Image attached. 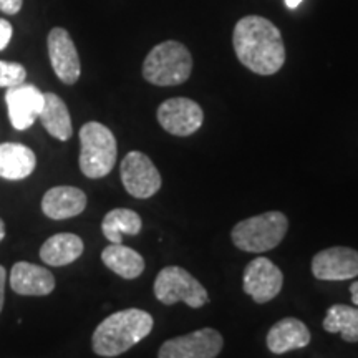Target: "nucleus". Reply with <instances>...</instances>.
<instances>
[{"mask_svg": "<svg viewBox=\"0 0 358 358\" xmlns=\"http://www.w3.org/2000/svg\"><path fill=\"white\" fill-rule=\"evenodd\" d=\"M232 45L237 60L257 75H274L285 64V47L279 29L264 17L248 15L237 22Z\"/></svg>", "mask_w": 358, "mask_h": 358, "instance_id": "nucleus-1", "label": "nucleus"}, {"mask_svg": "<svg viewBox=\"0 0 358 358\" xmlns=\"http://www.w3.org/2000/svg\"><path fill=\"white\" fill-rule=\"evenodd\" d=\"M155 320L141 308H127L106 317L92 337L93 352L100 357H118L140 343L153 330Z\"/></svg>", "mask_w": 358, "mask_h": 358, "instance_id": "nucleus-2", "label": "nucleus"}, {"mask_svg": "<svg viewBox=\"0 0 358 358\" xmlns=\"http://www.w3.org/2000/svg\"><path fill=\"white\" fill-rule=\"evenodd\" d=\"M192 57L176 40L163 42L148 53L143 62V77L156 87H176L189 80Z\"/></svg>", "mask_w": 358, "mask_h": 358, "instance_id": "nucleus-3", "label": "nucleus"}, {"mask_svg": "<svg viewBox=\"0 0 358 358\" xmlns=\"http://www.w3.org/2000/svg\"><path fill=\"white\" fill-rule=\"evenodd\" d=\"M118 145L110 128L98 122L85 123L80 129V169L87 178H105L115 168Z\"/></svg>", "mask_w": 358, "mask_h": 358, "instance_id": "nucleus-4", "label": "nucleus"}, {"mask_svg": "<svg viewBox=\"0 0 358 358\" xmlns=\"http://www.w3.org/2000/svg\"><path fill=\"white\" fill-rule=\"evenodd\" d=\"M287 229L289 219L285 214L268 211L237 222L231 237L237 249L262 254L277 248L284 241Z\"/></svg>", "mask_w": 358, "mask_h": 358, "instance_id": "nucleus-5", "label": "nucleus"}, {"mask_svg": "<svg viewBox=\"0 0 358 358\" xmlns=\"http://www.w3.org/2000/svg\"><path fill=\"white\" fill-rule=\"evenodd\" d=\"M155 295L164 306L185 302L191 308H201L209 302L208 290L186 268L164 267L155 280Z\"/></svg>", "mask_w": 358, "mask_h": 358, "instance_id": "nucleus-6", "label": "nucleus"}, {"mask_svg": "<svg viewBox=\"0 0 358 358\" xmlns=\"http://www.w3.org/2000/svg\"><path fill=\"white\" fill-rule=\"evenodd\" d=\"M224 347L222 335L214 329L169 338L158 352V358H216Z\"/></svg>", "mask_w": 358, "mask_h": 358, "instance_id": "nucleus-7", "label": "nucleus"}, {"mask_svg": "<svg viewBox=\"0 0 358 358\" xmlns=\"http://www.w3.org/2000/svg\"><path fill=\"white\" fill-rule=\"evenodd\" d=\"M122 182L128 194L136 199H148L161 187V174L155 163L141 151H129L122 161Z\"/></svg>", "mask_w": 358, "mask_h": 358, "instance_id": "nucleus-8", "label": "nucleus"}, {"mask_svg": "<svg viewBox=\"0 0 358 358\" xmlns=\"http://www.w3.org/2000/svg\"><path fill=\"white\" fill-rule=\"evenodd\" d=\"M284 285V274L271 259L256 257L244 268V292L256 303H267L275 299Z\"/></svg>", "mask_w": 358, "mask_h": 358, "instance_id": "nucleus-9", "label": "nucleus"}, {"mask_svg": "<svg viewBox=\"0 0 358 358\" xmlns=\"http://www.w3.org/2000/svg\"><path fill=\"white\" fill-rule=\"evenodd\" d=\"M203 108L189 98H169L158 108V123L174 136H189L203 127Z\"/></svg>", "mask_w": 358, "mask_h": 358, "instance_id": "nucleus-10", "label": "nucleus"}, {"mask_svg": "<svg viewBox=\"0 0 358 358\" xmlns=\"http://www.w3.org/2000/svg\"><path fill=\"white\" fill-rule=\"evenodd\" d=\"M47 48L52 69L57 77L65 85L77 83L82 75V64H80L78 50L70 34L62 27L52 29L47 38Z\"/></svg>", "mask_w": 358, "mask_h": 358, "instance_id": "nucleus-11", "label": "nucleus"}, {"mask_svg": "<svg viewBox=\"0 0 358 358\" xmlns=\"http://www.w3.org/2000/svg\"><path fill=\"white\" fill-rule=\"evenodd\" d=\"M312 274L327 282L350 280L358 275V250L352 248H329L312 259Z\"/></svg>", "mask_w": 358, "mask_h": 358, "instance_id": "nucleus-12", "label": "nucleus"}, {"mask_svg": "<svg viewBox=\"0 0 358 358\" xmlns=\"http://www.w3.org/2000/svg\"><path fill=\"white\" fill-rule=\"evenodd\" d=\"M6 103L12 127L19 131L29 129L43 108V93L30 83L7 88Z\"/></svg>", "mask_w": 358, "mask_h": 358, "instance_id": "nucleus-13", "label": "nucleus"}, {"mask_svg": "<svg viewBox=\"0 0 358 358\" xmlns=\"http://www.w3.org/2000/svg\"><path fill=\"white\" fill-rule=\"evenodd\" d=\"M87 208V194L73 186H57L45 192L42 211L50 219H70L82 214Z\"/></svg>", "mask_w": 358, "mask_h": 358, "instance_id": "nucleus-14", "label": "nucleus"}, {"mask_svg": "<svg viewBox=\"0 0 358 358\" xmlns=\"http://www.w3.org/2000/svg\"><path fill=\"white\" fill-rule=\"evenodd\" d=\"M10 287L19 295H48L55 289V277L48 268L30 262H17L10 272Z\"/></svg>", "mask_w": 358, "mask_h": 358, "instance_id": "nucleus-15", "label": "nucleus"}, {"mask_svg": "<svg viewBox=\"0 0 358 358\" xmlns=\"http://www.w3.org/2000/svg\"><path fill=\"white\" fill-rule=\"evenodd\" d=\"M310 332L302 320L287 317L275 322L267 334V348L275 355H282L310 343Z\"/></svg>", "mask_w": 358, "mask_h": 358, "instance_id": "nucleus-16", "label": "nucleus"}, {"mask_svg": "<svg viewBox=\"0 0 358 358\" xmlns=\"http://www.w3.org/2000/svg\"><path fill=\"white\" fill-rule=\"evenodd\" d=\"M37 166V156L29 146L20 143H2L0 145V178L25 179Z\"/></svg>", "mask_w": 358, "mask_h": 358, "instance_id": "nucleus-17", "label": "nucleus"}, {"mask_svg": "<svg viewBox=\"0 0 358 358\" xmlns=\"http://www.w3.org/2000/svg\"><path fill=\"white\" fill-rule=\"evenodd\" d=\"M83 241L71 232H60L48 237L40 249V259L47 266L62 267L75 262L83 254Z\"/></svg>", "mask_w": 358, "mask_h": 358, "instance_id": "nucleus-18", "label": "nucleus"}, {"mask_svg": "<svg viewBox=\"0 0 358 358\" xmlns=\"http://www.w3.org/2000/svg\"><path fill=\"white\" fill-rule=\"evenodd\" d=\"M38 118L48 134H52L57 140L66 141L73 134L70 111L65 101L55 93H43V108Z\"/></svg>", "mask_w": 358, "mask_h": 358, "instance_id": "nucleus-19", "label": "nucleus"}, {"mask_svg": "<svg viewBox=\"0 0 358 358\" xmlns=\"http://www.w3.org/2000/svg\"><path fill=\"white\" fill-rule=\"evenodd\" d=\"M101 261L110 271L127 280L138 279L145 271V259L136 250L122 244H111L103 249Z\"/></svg>", "mask_w": 358, "mask_h": 358, "instance_id": "nucleus-20", "label": "nucleus"}, {"mask_svg": "<svg viewBox=\"0 0 358 358\" xmlns=\"http://www.w3.org/2000/svg\"><path fill=\"white\" fill-rule=\"evenodd\" d=\"M141 227L143 221L140 214L124 208H118L110 211L105 217H103L101 222L103 236H105L111 244H122V237L124 234H140Z\"/></svg>", "mask_w": 358, "mask_h": 358, "instance_id": "nucleus-21", "label": "nucleus"}, {"mask_svg": "<svg viewBox=\"0 0 358 358\" xmlns=\"http://www.w3.org/2000/svg\"><path fill=\"white\" fill-rule=\"evenodd\" d=\"M324 330L329 334H340L348 343L358 342V308L343 303H335L327 310Z\"/></svg>", "mask_w": 358, "mask_h": 358, "instance_id": "nucleus-22", "label": "nucleus"}, {"mask_svg": "<svg viewBox=\"0 0 358 358\" xmlns=\"http://www.w3.org/2000/svg\"><path fill=\"white\" fill-rule=\"evenodd\" d=\"M27 70L24 65L17 64V62H6L0 60V87L12 88L17 85L25 83Z\"/></svg>", "mask_w": 358, "mask_h": 358, "instance_id": "nucleus-23", "label": "nucleus"}, {"mask_svg": "<svg viewBox=\"0 0 358 358\" xmlns=\"http://www.w3.org/2000/svg\"><path fill=\"white\" fill-rule=\"evenodd\" d=\"M13 35V27L8 20L0 19V52L6 50Z\"/></svg>", "mask_w": 358, "mask_h": 358, "instance_id": "nucleus-24", "label": "nucleus"}, {"mask_svg": "<svg viewBox=\"0 0 358 358\" xmlns=\"http://www.w3.org/2000/svg\"><path fill=\"white\" fill-rule=\"evenodd\" d=\"M24 0H0V12L7 13V15H15L20 12Z\"/></svg>", "mask_w": 358, "mask_h": 358, "instance_id": "nucleus-25", "label": "nucleus"}, {"mask_svg": "<svg viewBox=\"0 0 358 358\" xmlns=\"http://www.w3.org/2000/svg\"><path fill=\"white\" fill-rule=\"evenodd\" d=\"M6 279H7L6 267L0 266V312H2V307H3V295H6Z\"/></svg>", "mask_w": 358, "mask_h": 358, "instance_id": "nucleus-26", "label": "nucleus"}, {"mask_svg": "<svg viewBox=\"0 0 358 358\" xmlns=\"http://www.w3.org/2000/svg\"><path fill=\"white\" fill-rule=\"evenodd\" d=\"M350 294H352V302H353V306L358 307V280L353 282V284L350 285Z\"/></svg>", "mask_w": 358, "mask_h": 358, "instance_id": "nucleus-27", "label": "nucleus"}, {"mask_svg": "<svg viewBox=\"0 0 358 358\" xmlns=\"http://www.w3.org/2000/svg\"><path fill=\"white\" fill-rule=\"evenodd\" d=\"M302 0H285V6H287L289 8H297L299 6H301Z\"/></svg>", "mask_w": 358, "mask_h": 358, "instance_id": "nucleus-28", "label": "nucleus"}, {"mask_svg": "<svg viewBox=\"0 0 358 358\" xmlns=\"http://www.w3.org/2000/svg\"><path fill=\"white\" fill-rule=\"evenodd\" d=\"M3 237H6V224H3L2 219H0V243L3 241Z\"/></svg>", "mask_w": 358, "mask_h": 358, "instance_id": "nucleus-29", "label": "nucleus"}]
</instances>
